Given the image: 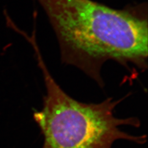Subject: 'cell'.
Here are the masks:
<instances>
[{
  "label": "cell",
  "mask_w": 148,
  "mask_h": 148,
  "mask_svg": "<svg viewBox=\"0 0 148 148\" xmlns=\"http://www.w3.org/2000/svg\"><path fill=\"white\" fill-rule=\"evenodd\" d=\"M58 40L64 63L81 70L101 87V69L112 60L128 70L148 68V21L91 0H38Z\"/></svg>",
  "instance_id": "obj_1"
},
{
  "label": "cell",
  "mask_w": 148,
  "mask_h": 148,
  "mask_svg": "<svg viewBox=\"0 0 148 148\" xmlns=\"http://www.w3.org/2000/svg\"><path fill=\"white\" fill-rule=\"evenodd\" d=\"M33 47L46 88L42 109L34 114L44 137L42 148H111L117 140L146 143L147 135L134 136L120 130L121 126H140L137 117L120 119L114 115L115 107L122 99L109 98L99 103L75 100L55 81L37 45Z\"/></svg>",
  "instance_id": "obj_2"
}]
</instances>
